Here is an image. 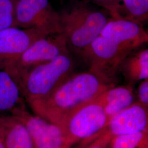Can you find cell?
Returning <instances> with one entry per match:
<instances>
[{
    "label": "cell",
    "mask_w": 148,
    "mask_h": 148,
    "mask_svg": "<svg viewBox=\"0 0 148 148\" xmlns=\"http://www.w3.org/2000/svg\"><path fill=\"white\" fill-rule=\"evenodd\" d=\"M13 115L27 128L35 148H70L60 127L27 110L26 106L16 110Z\"/></svg>",
    "instance_id": "cell-8"
},
{
    "label": "cell",
    "mask_w": 148,
    "mask_h": 148,
    "mask_svg": "<svg viewBox=\"0 0 148 148\" xmlns=\"http://www.w3.org/2000/svg\"><path fill=\"white\" fill-rule=\"evenodd\" d=\"M0 137L5 148H35L27 128L13 115L0 117Z\"/></svg>",
    "instance_id": "cell-12"
},
{
    "label": "cell",
    "mask_w": 148,
    "mask_h": 148,
    "mask_svg": "<svg viewBox=\"0 0 148 148\" xmlns=\"http://www.w3.org/2000/svg\"><path fill=\"white\" fill-rule=\"evenodd\" d=\"M98 99L104 106L109 120L134 103L132 87L129 85L111 87L102 93Z\"/></svg>",
    "instance_id": "cell-15"
},
{
    "label": "cell",
    "mask_w": 148,
    "mask_h": 148,
    "mask_svg": "<svg viewBox=\"0 0 148 148\" xmlns=\"http://www.w3.org/2000/svg\"><path fill=\"white\" fill-rule=\"evenodd\" d=\"M0 148H5V145L3 144V142L2 140V138L0 137Z\"/></svg>",
    "instance_id": "cell-22"
},
{
    "label": "cell",
    "mask_w": 148,
    "mask_h": 148,
    "mask_svg": "<svg viewBox=\"0 0 148 148\" xmlns=\"http://www.w3.org/2000/svg\"><path fill=\"white\" fill-rule=\"evenodd\" d=\"M90 3L103 8L111 18H115L117 15V9L121 0H86Z\"/></svg>",
    "instance_id": "cell-19"
},
{
    "label": "cell",
    "mask_w": 148,
    "mask_h": 148,
    "mask_svg": "<svg viewBox=\"0 0 148 148\" xmlns=\"http://www.w3.org/2000/svg\"><path fill=\"white\" fill-rule=\"evenodd\" d=\"M148 148V131L114 137L110 148Z\"/></svg>",
    "instance_id": "cell-17"
},
{
    "label": "cell",
    "mask_w": 148,
    "mask_h": 148,
    "mask_svg": "<svg viewBox=\"0 0 148 148\" xmlns=\"http://www.w3.org/2000/svg\"><path fill=\"white\" fill-rule=\"evenodd\" d=\"M100 36L134 51L148 42V34L142 25L121 18H110Z\"/></svg>",
    "instance_id": "cell-10"
},
{
    "label": "cell",
    "mask_w": 148,
    "mask_h": 148,
    "mask_svg": "<svg viewBox=\"0 0 148 148\" xmlns=\"http://www.w3.org/2000/svg\"><path fill=\"white\" fill-rule=\"evenodd\" d=\"M14 27L47 35L62 33L58 12L49 0H16Z\"/></svg>",
    "instance_id": "cell-7"
},
{
    "label": "cell",
    "mask_w": 148,
    "mask_h": 148,
    "mask_svg": "<svg viewBox=\"0 0 148 148\" xmlns=\"http://www.w3.org/2000/svg\"><path fill=\"white\" fill-rule=\"evenodd\" d=\"M115 18L126 19L143 26L148 20V0H121Z\"/></svg>",
    "instance_id": "cell-16"
},
{
    "label": "cell",
    "mask_w": 148,
    "mask_h": 148,
    "mask_svg": "<svg viewBox=\"0 0 148 148\" xmlns=\"http://www.w3.org/2000/svg\"><path fill=\"white\" fill-rule=\"evenodd\" d=\"M109 120L98 97L71 113L59 126L71 147L76 143H88L104 131Z\"/></svg>",
    "instance_id": "cell-4"
},
{
    "label": "cell",
    "mask_w": 148,
    "mask_h": 148,
    "mask_svg": "<svg viewBox=\"0 0 148 148\" xmlns=\"http://www.w3.org/2000/svg\"><path fill=\"white\" fill-rule=\"evenodd\" d=\"M148 108L134 103L110 119L104 132L111 137L148 131Z\"/></svg>",
    "instance_id": "cell-11"
},
{
    "label": "cell",
    "mask_w": 148,
    "mask_h": 148,
    "mask_svg": "<svg viewBox=\"0 0 148 148\" xmlns=\"http://www.w3.org/2000/svg\"><path fill=\"white\" fill-rule=\"evenodd\" d=\"M47 35L35 29L10 27L0 30V70L18 58L33 43Z\"/></svg>",
    "instance_id": "cell-9"
},
{
    "label": "cell",
    "mask_w": 148,
    "mask_h": 148,
    "mask_svg": "<svg viewBox=\"0 0 148 148\" xmlns=\"http://www.w3.org/2000/svg\"><path fill=\"white\" fill-rule=\"evenodd\" d=\"M58 12L60 24L69 49L82 58L101 34L110 18L86 0H64Z\"/></svg>",
    "instance_id": "cell-2"
},
{
    "label": "cell",
    "mask_w": 148,
    "mask_h": 148,
    "mask_svg": "<svg viewBox=\"0 0 148 148\" xmlns=\"http://www.w3.org/2000/svg\"><path fill=\"white\" fill-rule=\"evenodd\" d=\"M24 100L15 81L5 70H0V117L13 115L25 106Z\"/></svg>",
    "instance_id": "cell-13"
},
{
    "label": "cell",
    "mask_w": 148,
    "mask_h": 148,
    "mask_svg": "<svg viewBox=\"0 0 148 148\" xmlns=\"http://www.w3.org/2000/svg\"><path fill=\"white\" fill-rule=\"evenodd\" d=\"M16 0H0V30L14 27Z\"/></svg>",
    "instance_id": "cell-18"
},
{
    "label": "cell",
    "mask_w": 148,
    "mask_h": 148,
    "mask_svg": "<svg viewBox=\"0 0 148 148\" xmlns=\"http://www.w3.org/2000/svg\"><path fill=\"white\" fill-rule=\"evenodd\" d=\"M69 53H70L63 34H51L33 43L20 57L7 64L3 70L18 86L23 77L37 66L59 56Z\"/></svg>",
    "instance_id": "cell-5"
},
{
    "label": "cell",
    "mask_w": 148,
    "mask_h": 148,
    "mask_svg": "<svg viewBox=\"0 0 148 148\" xmlns=\"http://www.w3.org/2000/svg\"><path fill=\"white\" fill-rule=\"evenodd\" d=\"M129 85L148 79V49L139 48L124 59L119 68Z\"/></svg>",
    "instance_id": "cell-14"
},
{
    "label": "cell",
    "mask_w": 148,
    "mask_h": 148,
    "mask_svg": "<svg viewBox=\"0 0 148 148\" xmlns=\"http://www.w3.org/2000/svg\"></svg>",
    "instance_id": "cell-23"
},
{
    "label": "cell",
    "mask_w": 148,
    "mask_h": 148,
    "mask_svg": "<svg viewBox=\"0 0 148 148\" xmlns=\"http://www.w3.org/2000/svg\"><path fill=\"white\" fill-rule=\"evenodd\" d=\"M133 51L99 36L90 45L82 58L89 71L108 85L115 86L122 60Z\"/></svg>",
    "instance_id": "cell-6"
},
{
    "label": "cell",
    "mask_w": 148,
    "mask_h": 148,
    "mask_svg": "<svg viewBox=\"0 0 148 148\" xmlns=\"http://www.w3.org/2000/svg\"><path fill=\"white\" fill-rule=\"evenodd\" d=\"M113 86L90 71L73 73L47 98L29 106L35 114L59 126L73 111Z\"/></svg>",
    "instance_id": "cell-1"
},
{
    "label": "cell",
    "mask_w": 148,
    "mask_h": 148,
    "mask_svg": "<svg viewBox=\"0 0 148 148\" xmlns=\"http://www.w3.org/2000/svg\"><path fill=\"white\" fill-rule=\"evenodd\" d=\"M74 62L71 53L62 54L30 71L18 85L29 105L50 95L74 73Z\"/></svg>",
    "instance_id": "cell-3"
},
{
    "label": "cell",
    "mask_w": 148,
    "mask_h": 148,
    "mask_svg": "<svg viewBox=\"0 0 148 148\" xmlns=\"http://www.w3.org/2000/svg\"><path fill=\"white\" fill-rule=\"evenodd\" d=\"M112 138V137L108 133L104 131L86 148H110Z\"/></svg>",
    "instance_id": "cell-20"
},
{
    "label": "cell",
    "mask_w": 148,
    "mask_h": 148,
    "mask_svg": "<svg viewBox=\"0 0 148 148\" xmlns=\"http://www.w3.org/2000/svg\"><path fill=\"white\" fill-rule=\"evenodd\" d=\"M138 103L148 108V79L141 81L138 89Z\"/></svg>",
    "instance_id": "cell-21"
}]
</instances>
